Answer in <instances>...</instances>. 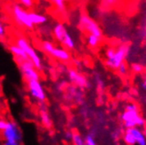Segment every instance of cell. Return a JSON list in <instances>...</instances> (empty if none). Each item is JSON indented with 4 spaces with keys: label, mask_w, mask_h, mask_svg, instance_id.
Segmentation results:
<instances>
[{
    "label": "cell",
    "mask_w": 146,
    "mask_h": 145,
    "mask_svg": "<svg viewBox=\"0 0 146 145\" xmlns=\"http://www.w3.org/2000/svg\"><path fill=\"white\" fill-rule=\"evenodd\" d=\"M1 133L5 145H18L22 140L21 131L14 121H7L6 128Z\"/></svg>",
    "instance_id": "cell-1"
},
{
    "label": "cell",
    "mask_w": 146,
    "mask_h": 145,
    "mask_svg": "<svg viewBox=\"0 0 146 145\" xmlns=\"http://www.w3.org/2000/svg\"><path fill=\"white\" fill-rule=\"evenodd\" d=\"M16 44L21 48L24 51L25 53L27 54V56H28L29 60L32 62V63L35 64V68L38 70H41L43 68L42 66V63H41V60H40V57L39 56V55L37 54V52L35 51V49L30 45V43L28 41L23 38V37H19L16 40Z\"/></svg>",
    "instance_id": "cell-2"
},
{
    "label": "cell",
    "mask_w": 146,
    "mask_h": 145,
    "mask_svg": "<svg viewBox=\"0 0 146 145\" xmlns=\"http://www.w3.org/2000/svg\"><path fill=\"white\" fill-rule=\"evenodd\" d=\"M13 17L17 25L26 28H33L34 24L30 18V12L22 8L19 5H14L12 8Z\"/></svg>",
    "instance_id": "cell-3"
},
{
    "label": "cell",
    "mask_w": 146,
    "mask_h": 145,
    "mask_svg": "<svg viewBox=\"0 0 146 145\" xmlns=\"http://www.w3.org/2000/svg\"><path fill=\"white\" fill-rule=\"evenodd\" d=\"M79 26L88 34H93L102 38V31L98 23L87 14H82L79 18Z\"/></svg>",
    "instance_id": "cell-4"
},
{
    "label": "cell",
    "mask_w": 146,
    "mask_h": 145,
    "mask_svg": "<svg viewBox=\"0 0 146 145\" xmlns=\"http://www.w3.org/2000/svg\"><path fill=\"white\" fill-rule=\"evenodd\" d=\"M129 51V47L126 44H123L118 47L115 50L113 56L112 58L106 60V65L112 70H117L119 65L123 63L125 58L128 56Z\"/></svg>",
    "instance_id": "cell-5"
},
{
    "label": "cell",
    "mask_w": 146,
    "mask_h": 145,
    "mask_svg": "<svg viewBox=\"0 0 146 145\" xmlns=\"http://www.w3.org/2000/svg\"><path fill=\"white\" fill-rule=\"evenodd\" d=\"M19 70L21 72L23 77L28 81V80H39L40 79V74L38 72V70L35 68V64L30 60H24L18 62Z\"/></svg>",
    "instance_id": "cell-6"
},
{
    "label": "cell",
    "mask_w": 146,
    "mask_h": 145,
    "mask_svg": "<svg viewBox=\"0 0 146 145\" xmlns=\"http://www.w3.org/2000/svg\"><path fill=\"white\" fill-rule=\"evenodd\" d=\"M27 90L30 96L34 99L39 101V102H43L46 99V92L44 91V88L42 85L40 84L39 80H28L27 81Z\"/></svg>",
    "instance_id": "cell-7"
},
{
    "label": "cell",
    "mask_w": 146,
    "mask_h": 145,
    "mask_svg": "<svg viewBox=\"0 0 146 145\" xmlns=\"http://www.w3.org/2000/svg\"><path fill=\"white\" fill-rule=\"evenodd\" d=\"M138 111H129L125 110L121 115V121H123V126L125 129L137 127V119L139 116Z\"/></svg>",
    "instance_id": "cell-8"
},
{
    "label": "cell",
    "mask_w": 146,
    "mask_h": 145,
    "mask_svg": "<svg viewBox=\"0 0 146 145\" xmlns=\"http://www.w3.org/2000/svg\"><path fill=\"white\" fill-rule=\"evenodd\" d=\"M68 76L70 81L72 83L73 85H75L77 87L79 88H86L88 87V81L86 77L82 75L75 70L70 69L68 71Z\"/></svg>",
    "instance_id": "cell-9"
},
{
    "label": "cell",
    "mask_w": 146,
    "mask_h": 145,
    "mask_svg": "<svg viewBox=\"0 0 146 145\" xmlns=\"http://www.w3.org/2000/svg\"><path fill=\"white\" fill-rule=\"evenodd\" d=\"M50 56H52L54 58L61 61V62H64V63H67L70 60V55L68 51L64 48H57V47H54L52 48V50L49 52Z\"/></svg>",
    "instance_id": "cell-10"
},
{
    "label": "cell",
    "mask_w": 146,
    "mask_h": 145,
    "mask_svg": "<svg viewBox=\"0 0 146 145\" xmlns=\"http://www.w3.org/2000/svg\"><path fill=\"white\" fill-rule=\"evenodd\" d=\"M9 51L13 55V56L16 58L17 62L24 61V60H29L28 56L25 53V51L20 47H19L17 44L10 46L9 47Z\"/></svg>",
    "instance_id": "cell-11"
},
{
    "label": "cell",
    "mask_w": 146,
    "mask_h": 145,
    "mask_svg": "<svg viewBox=\"0 0 146 145\" xmlns=\"http://www.w3.org/2000/svg\"><path fill=\"white\" fill-rule=\"evenodd\" d=\"M67 33L68 32L66 30L65 26L62 23H57L53 28V34H54L55 38L61 43H62V40H64V38L65 37Z\"/></svg>",
    "instance_id": "cell-12"
},
{
    "label": "cell",
    "mask_w": 146,
    "mask_h": 145,
    "mask_svg": "<svg viewBox=\"0 0 146 145\" xmlns=\"http://www.w3.org/2000/svg\"><path fill=\"white\" fill-rule=\"evenodd\" d=\"M129 132L133 134L137 144L138 145H146V137L144 136V134L143 131L138 128V127H134L131 128H128Z\"/></svg>",
    "instance_id": "cell-13"
},
{
    "label": "cell",
    "mask_w": 146,
    "mask_h": 145,
    "mask_svg": "<svg viewBox=\"0 0 146 145\" xmlns=\"http://www.w3.org/2000/svg\"><path fill=\"white\" fill-rule=\"evenodd\" d=\"M30 18L35 26L44 25L48 21V18L45 15L35 13V12H30Z\"/></svg>",
    "instance_id": "cell-14"
},
{
    "label": "cell",
    "mask_w": 146,
    "mask_h": 145,
    "mask_svg": "<svg viewBox=\"0 0 146 145\" xmlns=\"http://www.w3.org/2000/svg\"><path fill=\"white\" fill-rule=\"evenodd\" d=\"M40 120H41V122H42V124L46 128H49L52 126L51 118H50L48 113L47 112L46 109H42V110L40 111Z\"/></svg>",
    "instance_id": "cell-15"
},
{
    "label": "cell",
    "mask_w": 146,
    "mask_h": 145,
    "mask_svg": "<svg viewBox=\"0 0 146 145\" xmlns=\"http://www.w3.org/2000/svg\"><path fill=\"white\" fill-rule=\"evenodd\" d=\"M62 44L64 45L67 49H70V50L75 48V41L72 39V37L70 35L69 33L66 34L65 37L64 38V40H62Z\"/></svg>",
    "instance_id": "cell-16"
},
{
    "label": "cell",
    "mask_w": 146,
    "mask_h": 145,
    "mask_svg": "<svg viewBox=\"0 0 146 145\" xmlns=\"http://www.w3.org/2000/svg\"><path fill=\"white\" fill-rule=\"evenodd\" d=\"M100 40H101V38L98 37L96 35L88 34V36H87V43L92 48H97L100 43Z\"/></svg>",
    "instance_id": "cell-17"
},
{
    "label": "cell",
    "mask_w": 146,
    "mask_h": 145,
    "mask_svg": "<svg viewBox=\"0 0 146 145\" xmlns=\"http://www.w3.org/2000/svg\"><path fill=\"white\" fill-rule=\"evenodd\" d=\"M121 2V0H100L101 5L105 9H111L116 7Z\"/></svg>",
    "instance_id": "cell-18"
},
{
    "label": "cell",
    "mask_w": 146,
    "mask_h": 145,
    "mask_svg": "<svg viewBox=\"0 0 146 145\" xmlns=\"http://www.w3.org/2000/svg\"><path fill=\"white\" fill-rule=\"evenodd\" d=\"M123 140L125 142L126 144L129 145H134V144H137V142H135V139L134 137L133 134L129 132V129H126L123 134Z\"/></svg>",
    "instance_id": "cell-19"
},
{
    "label": "cell",
    "mask_w": 146,
    "mask_h": 145,
    "mask_svg": "<svg viewBox=\"0 0 146 145\" xmlns=\"http://www.w3.org/2000/svg\"><path fill=\"white\" fill-rule=\"evenodd\" d=\"M71 142L75 145H84L85 144V138L78 133H72V138Z\"/></svg>",
    "instance_id": "cell-20"
},
{
    "label": "cell",
    "mask_w": 146,
    "mask_h": 145,
    "mask_svg": "<svg viewBox=\"0 0 146 145\" xmlns=\"http://www.w3.org/2000/svg\"><path fill=\"white\" fill-rule=\"evenodd\" d=\"M69 0H51V2L54 4L58 12H64L65 9V3Z\"/></svg>",
    "instance_id": "cell-21"
},
{
    "label": "cell",
    "mask_w": 146,
    "mask_h": 145,
    "mask_svg": "<svg viewBox=\"0 0 146 145\" xmlns=\"http://www.w3.org/2000/svg\"><path fill=\"white\" fill-rule=\"evenodd\" d=\"M117 71H118V73L121 75V76H125L127 74V72H128V67L126 65V64L124 63H121L119 67L117 68Z\"/></svg>",
    "instance_id": "cell-22"
},
{
    "label": "cell",
    "mask_w": 146,
    "mask_h": 145,
    "mask_svg": "<svg viewBox=\"0 0 146 145\" xmlns=\"http://www.w3.org/2000/svg\"><path fill=\"white\" fill-rule=\"evenodd\" d=\"M85 144L86 145H95L96 142H95V138L94 136L92 134H88L87 136L85 138Z\"/></svg>",
    "instance_id": "cell-23"
},
{
    "label": "cell",
    "mask_w": 146,
    "mask_h": 145,
    "mask_svg": "<svg viewBox=\"0 0 146 145\" xmlns=\"http://www.w3.org/2000/svg\"><path fill=\"white\" fill-rule=\"evenodd\" d=\"M18 1L26 8H32L35 4V0H18Z\"/></svg>",
    "instance_id": "cell-24"
},
{
    "label": "cell",
    "mask_w": 146,
    "mask_h": 145,
    "mask_svg": "<svg viewBox=\"0 0 146 145\" xmlns=\"http://www.w3.org/2000/svg\"><path fill=\"white\" fill-rule=\"evenodd\" d=\"M131 69L135 73H142L143 71V67L139 64H133L131 65Z\"/></svg>",
    "instance_id": "cell-25"
},
{
    "label": "cell",
    "mask_w": 146,
    "mask_h": 145,
    "mask_svg": "<svg viewBox=\"0 0 146 145\" xmlns=\"http://www.w3.org/2000/svg\"><path fill=\"white\" fill-rule=\"evenodd\" d=\"M115 50L116 48H108L107 49V52H106V56H107V59H109V58H112L114 55V53H115Z\"/></svg>",
    "instance_id": "cell-26"
},
{
    "label": "cell",
    "mask_w": 146,
    "mask_h": 145,
    "mask_svg": "<svg viewBox=\"0 0 146 145\" xmlns=\"http://www.w3.org/2000/svg\"><path fill=\"white\" fill-rule=\"evenodd\" d=\"M126 110H129V111H138V107L137 105L134 104V103H130V104H128L126 106Z\"/></svg>",
    "instance_id": "cell-27"
},
{
    "label": "cell",
    "mask_w": 146,
    "mask_h": 145,
    "mask_svg": "<svg viewBox=\"0 0 146 145\" xmlns=\"http://www.w3.org/2000/svg\"><path fill=\"white\" fill-rule=\"evenodd\" d=\"M5 36V28L3 23L0 20V38H4Z\"/></svg>",
    "instance_id": "cell-28"
},
{
    "label": "cell",
    "mask_w": 146,
    "mask_h": 145,
    "mask_svg": "<svg viewBox=\"0 0 146 145\" xmlns=\"http://www.w3.org/2000/svg\"><path fill=\"white\" fill-rule=\"evenodd\" d=\"M7 126V121L0 119V132H2Z\"/></svg>",
    "instance_id": "cell-29"
},
{
    "label": "cell",
    "mask_w": 146,
    "mask_h": 145,
    "mask_svg": "<svg viewBox=\"0 0 146 145\" xmlns=\"http://www.w3.org/2000/svg\"><path fill=\"white\" fill-rule=\"evenodd\" d=\"M96 83H97V85L100 89H103L104 88V82L100 77H97L96 78Z\"/></svg>",
    "instance_id": "cell-30"
},
{
    "label": "cell",
    "mask_w": 146,
    "mask_h": 145,
    "mask_svg": "<svg viewBox=\"0 0 146 145\" xmlns=\"http://www.w3.org/2000/svg\"><path fill=\"white\" fill-rule=\"evenodd\" d=\"M71 138H72V133L71 132H66V134H65V139L67 141H71Z\"/></svg>",
    "instance_id": "cell-31"
},
{
    "label": "cell",
    "mask_w": 146,
    "mask_h": 145,
    "mask_svg": "<svg viewBox=\"0 0 146 145\" xmlns=\"http://www.w3.org/2000/svg\"><path fill=\"white\" fill-rule=\"evenodd\" d=\"M142 85H143V87L146 90V73L144 74V77H143V81Z\"/></svg>",
    "instance_id": "cell-32"
},
{
    "label": "cell",
    "mask_w": 146,
    "mask_h": 145,
    "mask_svg": "<svg viewBox=\"0 0 146 145\" xmlns=\"http://www.w3.org/2000/svg\"><path fill=\"white\" fill-rule=\"evenodd\" d=\"M143 134H144V136L146 137V125L143 127Z\"/></svg>",
    "instance_id": "cell-33"
},
{
    "label": "cell",
    "mask_w": 146,
    "mask_h": 145,
    "mask_svg": "<svg viewBox=\"0 0 146 145\" xmlns=\"http://www.w3.org/2000/svg\"><path fill=\"white\" fill-rule=\"evenodd\" d=\"M2 92V85H1V81H0V94Z\"/></svg>",
    "instance_id": "cell-34"
}]
</instances>
